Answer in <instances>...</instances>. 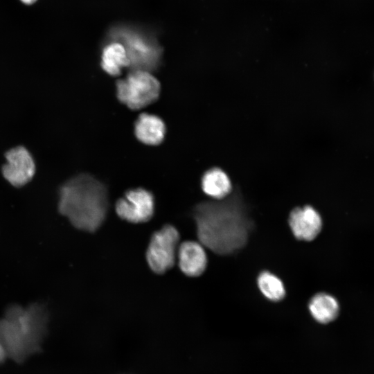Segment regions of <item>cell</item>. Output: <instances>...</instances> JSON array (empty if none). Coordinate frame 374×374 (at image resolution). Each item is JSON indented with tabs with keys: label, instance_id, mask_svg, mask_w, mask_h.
<instances>
[{
	"label": "cell",
	"instance_id": "17",
	"mask_svg": "<svg viewBox=\"0 0 374 374\" xmlns=\"http://www.w3.org/2000/svg\"><path fill=\"white\" fill-rule=\"evenodd\" d=\"M21 1L26 4H31L34 3L36 0H21Z\"/></svg>",
	"mask_w": 374,
	"mask_h": 374
},
{
	"label": "cell",
	"instance_id": "15",
	"mask_svg": "<svg viewBox=\"0 0 374 374\" xmlns=\"http://www.w3.org/2000/svg\"><path fill=\"white\" fill-rule=\"evenodd\" d=\"M257 285L260 292L269 301H280L285 296V289L282 280L268 271H262L258 275Z\"/></svg>",
	"mask_w": 374,
	"mask_h": 374
},
{
	"label": "cell",
	"instance_id": "7",
	"mask_svg": "<svg viewBox=\"0 0 374 374\" xmlns=\"http://www.w3.org/2000/svg\"><path fill=\"white\" fill-rule=\"evenodd\" d=\"M117 215L131 223H143L150 220L154 212L152 194L143 188L127 191L116 204Z\"/></svg>",
	"mask_w": 374,
	"mask_h": 374
},
{
	"label": "cell",
	"instance_id": "13",
	"mask_svg": "<svg viewBox=\"0 0 374 374\" xmlns=\"http://www.w3.org/2000/svg\"><path fill=\"white\" fill-rule=\"evenodd\" d=\"M100 65L111 75H118L121 71L130 66L125 47L114 41L107 42L103 48Z\"/></svg>",
	"mask_w": 374,
	"mask_h": 374
},
{
	"label": "cell",
	"instance_id": "6",
	"mask_svg": "<svg viewBox=\"0 0 374 374\" xmlns=\"http://www.w3.org/2000/svg\"><path fill=\"white\" fill-rule=\"evenodd\" d=\"M179 240L178 231L170 224L154 233L146 251V260L154 273L161 274L172 267L177 255Z\"/></svg>",
	"mask_w": 374,
	"mask_h": 374
},
{
	"label": "cell",
	"instance_id": "16",
	"mask_svg": "<svg viewBox=\"0 0 374 374\" xmlns=\"http://www.w3.org/2000/svg\"><path fill=\"white\" fill-rule=\"evenodd\" d=\"M7 357V355L6 353V351L3 346L0 344V364H1L5 358Z\"/></svg>",
	"mask_w": 374,
	"mask_h": 374
},
{
	"label": "cell",
	"instance_id": "11",
	"mask_svg": "<svg viewBox=\"0 0 374 374\" xmlns=\"http://www.w3.org/2000/svg\"><path fill=\"white\" fill-rule=\"evenodd\" d=\"M166 126L157 116L142 114L135 123V134L137 139L148 145H158L163 141Z\"/></svg>",
	"mask_w": 374,
	"mask_h": 374
},
{
	"label": "cell",
	"instance_id": "2",
	"mask_svg": "<svg viewBox=\"0 0 374 374\" xmlns=\"http://www.w3.org/2000/svg\"><path fill=\"white\" fill-rule=\"evenodd\" d=\"M107 210L105 186L89 175L73 177L60 188L58 211L78 229L96 231L105 221Z\"/></svg>",
	"mask_w": 374,
	"mask_h": 374
},
{
	"label": "cell",
	"instance_id": "3",
	"mask_svg": "<svg viewBox=\"0 0 374 374\" xmlns=\"http://www.w3.org/2000/svg\"><path fill=\"white\" fill-rule=\"evenodd\" d=\"M48 312L44 306L33 303L27 307L14 304L0 319V344L7 356L24 362L41 350L47 331Z\"/></svg>",
	"mask_w": 374,
	"mask_h": 374
},
{
	"label": "cell",
	"instance_id": "9",
	"mask_svg": "<svg viewBox=\"0 0 374 374\" xmlns=\"http://www.w3.org/2000/svg\"><path fill=\"white\" fill-rule=\"evenodd\" d=\"M288 223L294 237L302 241L313 240L322 229L321 217L310 205L293 208L289 215Z\"/></svg>",
	"mask_w": 374,
	"mask_h": 374
},
{
	"label": "cell",
	"instance_id": "1",
	"mask_svg": "<svg viewBox=\"0 0 374 374\" xmlns=\"http://www.w3.org/2000/svg\"><path fill=\"white\" fill-rule=\"evenodd\" d=\"M193 214L199 242L214 253L230 254L247 242L250 222L235 200L201 202Z\"/></svg>",
	"mask_w": 374,
	"mask_h": 374
},
{
	"label": "cell",
	"instance_id": "10",
	"mask_svg": "<svg viewBox=\"0 0 374 374\" xmlns=\"http://www.w3.org/2000/svg\"><path fill=\"white\" fill-rule=\"evenodd\" d=\"M177 256L179 268L186 276H199L206 268L207 256L200 242H184L178 247Z\"/></svg>",
	"mask_w": 374,
	"mask_h": 374
},
{
	"label": "cell",
	"instance_id": "14",
	"mask_svg": "<svg viewBox=\"0 0 374 374\" xmlns=\"http://www.w3.org/2000/svg\"><path fill=\"white\" fill-rule=\"evenodd\" d=\"M308 309L312 317L320 323H328L335 320L339 314L337 299L326 293L314 294L310 300Z\"/></svg>",
	"mask_w": 374,
	"mask_h": 374
},
{
	"label": "cell",
	"instance_id": "12",
	"mask_svg": "<svg viewBox=\"0 0 374 374\" xmlns=\"http://www.w3.org/2000/svg\"><path fill=\"white\" fill-rule=\"evenodd\" d=\"M202 188L205 194L216 200L225 199L232 190L228 175L217 168L207 170L202 178Z\"/></svg>",
	"mask_w": 374,
	"mask_h": 374
},
{
	"label": "cell",
	"instance_id": "8",
	"mask_svg": "<svg viewBox=\"0 0 374 374\" xmlns=\"http://www.w3.org/2000/svg\"><path fill=\"white\" fill-rule=\"evenodd\" d=\"M6 158L2 174L10 184L20 187L32 179L35 166L32 156L24 147L18 146L6 152Z\"/></svg>",
	"mask_w": 374,
	"mask_h": 374
},
{
	"label": "cell",
	"instance_id": "5",
	"mask_svg": "<svg viewBox=\"0 0 374 374\" xmlns=\"http://www.w3.org/2000/svg\"><path fill=\"white\" fill-rule=\"evenodd\" d=\"M160 83L149 71L132 70L116 82L118 100L132 109H139L159 96Z\"/></svg>",
	"mask_w": 374,
	"mask_h": 374
},
{
	"label": "cell",
	"instance_id": "4",
	"mask_svg": "<svg viewBox=\"0 0 374 374\" xmlns=\"http://www.w3.org/2000/svg\"><path fill=\"white\" fill-rule=\"evenodd\" d=\"M107 42L114 41L125 47L132 70L151 71L161 63L162 49L155 36L148 30L127 24L112 26Z\"/></svg>",
	"mask_w": 374,
	"mask_h": 374
}]
</instances>
